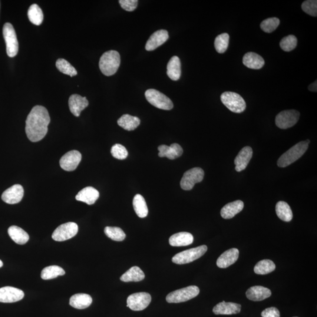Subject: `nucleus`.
Wrapping results in <instances>:
<instances>
[{
	"mask_svg": "<svg viewBox=\"0 0 317 317\" xmlns=\"http://www.w3.org/2000/svg\"><path fill=\"white\" fill-rule=\"evenodd\" d=\"M253 157V150L250 147H246L239 152L234 159L235 169L238 172L246 169Z\"/></svg>",
	"mask_w": 317,
	"mask_h": 317,
	"instance_id": "obj_18",
	"label": "nucleus"
},
{
	"mask_svg": "<svg viewBox=\"0 0 317 317\" xmlns=\"http://www.w3.org/2000/svg\"><path fill=\"white\" fill-rule=\"evenodd\" d=\"M181 73V62L179 57L174 56L170 59L167 65V75L171 80L177 81Z\"/></svg>",
	"mask_w": 317,
	"mask_h": 317,
	"instance_id": "obj_28",
	"label": "nucleus"
},
{
	"mask_svg": "<svg viewBox=\"0 0 317 317\" xmlns=\"http://www.w3.org/2000/svg\"><path fill=\"white\" fill-rule=\"evenodd\" d=\"M3 266V263L1 260H0V268Z\"/></svg>",
	"mask_w": 317,
	"mask_h": 317,
	"instance_id": "obj_47",
	"label": "nucleus"
},
{
	"mask_svg": "<svg viewBox=\"0 0 317 317\" xmlns=\"http://www.w3.org/2000/svg\"><path fill=\"white\" fill-rule=\"evenodd\" d=\"M276 269L275 264L270 260H263L256 264L254 271L257 275H265Z\"/></svg>",
	"mask_w": 317,
	"mask_h": 317,
	"instance_id": "obj_36",
	"label": "nucleus"
},
{
	"mask_svg": "<svg viewBox=\"0 0 317 317\" xmlns=\"http://www.w3.org/2000/svg\"><path fill=\"white\" fill-rule=\"evenodd\" d=\"M280 23V19L276 17L269 18L261 23L260 27L262 30L267 33H271L275 31Z\"/></svg>",
	"mask_w": 317,
	"mask_h": 317,
	"instance_id": "obj_41",
	"label": "nucleus"
},
{
	"mask_svg": "<svg viewBox=\"0 0 317 317\" xmlns=\"http://www.w3.org/2000/svg\"><path fill=\"white\" fill-rule=\"evenodd\" d=\"M24 297V292L15 287L6 286L0 288V303H15L20 301Z\"/></svg>",
	"mask_w": 317,
	"mask_h": 317,
	"instance_id": "obj_14",
	"label": "nucleus"
},
{
	"mask_svg": "<svg viewBox=\"0 0 317 317\" xmlns=\"http://www.w3.org/2000/svg\"><path fill=\"white\" fill-rule=\"evenodd\" d=\"M261 315L262 317H280V313L276 307H270L264 310Z\"/></svg>",
	"mask_w": 317,
	"mask_h": 317,
	"instance_id": "obj_45",
	"label": "nucleus"
},
{
	"mask_svg": "<svg viewBox=\"0 0 317 317\" xmlns=\"http://www.w3.org/2000/svg\"><path fill=\"white\" fill-rule=\"evenodd\" d=\"M145 275L140 267H131L121 277V280L124 282H139L145 279Z\"/></svg>",
	"mask_w": 317,
	"mask_h": 317,
	"instance_id": "obj_30",
	"label": "nucleus"
},
{
	"mask_svg": "<svg viewBox=\"0 0 317 317\" xmlns=\"http://www.w3.org/2000/svg\"><path fill=\"white\" fill-rule=\"evenodd\" d=\"M120 64V53L117 51L111 50L105 52L101 56L99 66L102 73L110 77L116 73Z\"/></svg>",
	"mask_w": 317,
	"mask_h": 317,
	"instance_id": "obj_2",
	"label": "nucleus"
},
{
	"mask_svg": "<svg viewBox=\"0 0 317 317\" xmlns=\"http://www.w3.org/2000/svg\"><path fill=\"white\" fill-rule=\"evenodd\" d=\"M150 294L145 292L134 293L128 297L127 307L133 311H143L151 302Z\"/></svg>",
	"mask_w": 317,
	"mask_h": 317,
	"instance_id": "obj_11",
	"label": "nucleus"
},
{
	"mask_svg": "<svg viewBox=\"0 0 317 317\" xmlns=\"http://www.w3.org/2000/svg\"><path fill=\"white\" fill-rule=\"evenodd\" d=\"M297 44V39L293 35H289L283 38L280 43L281 48L286 52L293 51L296 48Z\"/></svg>",
	"mask_w": 317,
	"mask_h": 317,
	"instance_id": "obj_40",
	"label": "nucleus"
},
{
	"mask_svg": "<svg viewBox=\"0 0 317 317\" xmlns=\"http://www.w3.org/2000/svg\"><path fill=\"white\" fill-rule=\"evenodd\" d=\"M169 39V34L166 30L160 29L154 33L149 38L145 49L148 51L155 50L163 44Z\"/></svg>",
	"mask_w": 317,
	"mask_h": 317,
	"instance_id": "obj_16",
	"label": "nucleus"
},
{
	"mask_svg": "<svg viewBox=\"0 0 317 317\" xmlns=\"http://www.w3.org/2000/svg\"><path fill=\"white\" fill-rule=\"evenodd\" d=\"M121 7L127 11H133L137 8L138 0H120L119 1Z\"/></svg>",
	"mask_w": 317,
	"mask_h": 317,
	"instance_id": "obj_44",
	"label": "nucleus"
},
{
	"mask_svg": "<svg viewBox=\"0 0 317 317\" xmlns=\"http://www.w3.org/2000/svg\"><path fill=\"white\" fill-rule=\"evenodd\" d=\"M100 197V193L92 187H87L81 190L76 196V200L82 201L92 205L94 204Z\"/></svg>",
	"mask_w": 317,
	"mask_h": 317,
	"instance_id": "obj_23",
	"label": "nucleus"
},
{
	"mask_svg": "<svg viewBox=\"0 0 317 317\" xmlns=\"http://www.w3.org/2000/svg\"><path fill=\"white\" fill-rule=\"evenodd\" d=\"M302 8L306 14L313 16L317 15V1L316 0H307L303 2Z\"/></svg>",
	"mask_w": 317,
	"mask_h": 317,
	"instance_id": "obj_43",
	"label": "nucleus"
},
{
	"mask_svg": "<svg viewBox=\"0 0 317 317\" xmlns=\"http://www.w3.org/2000/svg\"><path fill=\"white\" fill-rule=\"evenodd\" d=\"M92 303V297L84 293L77 294L72 296L69 300V305L79 310L88 308L91 306Z\"/></svg>",
	"mask_w": 317,
	"mask_h": 317,
	"instance_id": "obj_25",
	"label": "nucleus"
},
{
	"mask_svg": "<svg viewBox=\"0 0 317 317\" xmlns=\"http://www.w3.org/2000/svg\"><path fill=\"white\" fill-rule=\"evenodd\" d=\"M271 295V290L263 286H253L250 287L246 292L247 299L254 302L263 301L269 298Z\"/></svg>",
	"mask_w": 317,
	"mask_h": 317,
	"instance_id": "obj_21",
	"label": "nucleus"
},
{
	"mask_svg": "<svg viewBox=\"0 0 317 317\" xmlns=\"http://www.w3.org/2000/svg\"><path fill=\"white\" fill-rule=\"evenodd\" d=\"M244 203L241 200H236L226 204L221 210V216L225 219H230L239 213L243 209Z\"/></svg>",
	"mask_w": 317,
	"mask_h": 317,
	"instance_id": "obj_24",
	"label": "nucleus"
},
{
	"mask_svg": "<svg viewBox=\"0 0 317 317\" xmlns=\"http://www.w3.org/2000/svg\"><path fill=\"white\" fill-rule=\"evenodd\" d=\"M192 234L188 232H180L173 234L169 239L170 245L173 247L189 246L193 242Z\"/></svg>",
	"mask_w": 317,
	"mask_h": 317,
	"instance_id": "obj_27",
	"label": "nucleus"
},
{
	"mask_svg": "<svg viewBox=\"0 0 317 317\" xmlns=\"http://www.w3.org/2000/svg\"><path fill=\"white\" fill-rule=\"evenodd\" d=\"M204 176V171L200 167H194L186 171L180 181L181 189L184 190L192 189L194 184L203 180Z\"/></svg>",
	"mask_w": 317,
	"mask_h": 317,
	"instance_id": "obj_9",
	"label": "nucleus"
},
{
	"mask_svg": "<svg viewBox=\"0 0 317 317\" xmlns=\"http://www.w3.org/2000/svg\"><path fill=\"white\" fill-rule=\"evenodd\" d=\"M207 250L206 245L183 251L173 257L172 262L175 264H184L194 262L204 255Z\"/></svg>",
	"mask_w": 317,
	"mask_h": 317,
	"instance_id": "obj_8",
	"label": "nucleus"
},
{
	"mask_svg": "<svg viewBox=\"0 0 317 317\" xmlns=\"http://www.w3.org/2000/svg\"><path fill=\"white\" fill-rule=\"evenodd\" d=\"M300 114L296 110H287L281 112L276 118L277 127L282 130L293 127L298 122Z\"/></svg>",
	"mask_w": 317,
	"mask_h": 317,
	"instance_id": "obj_12",
	"label": "nucleus"
},
{
	"mask_svg": "<svg viewBox=\"0 0 317 317\" xmlns=\"http://www.w3.org/2000/svg\"><path fill=\"white\" fill-rule=\"evenodd\" d=\"M141 124L140 119L137 117L131 116L130 115L125 114L118 120L119 126L128 131H134Z\"/></svg>",
	"mask_w": 317,
	"mask_h": 317,
	"instance_id": "obj_31",
	"label": "nucleus"
},
{
	"mask_svg": "<svg viewBox=\"0 0 317 317\" xmlns=\"http://www.w3.org/2000/svg\"><path fill=\"white\" fill-rule=\"evenodd\" d=\"M309 91L312 92H317V81H316L315 82H313V83L311 85H309Z\"/></svg>",
	"mask_w": 317,
	"mask_h": 317,
	"instance_id": "obj_46",
	"label": "nucleus"
},
{
	"mask_svg": "<svg viewBox=\"0 0 317 317\" xmlns=\"http://www.w3.org/2000/svg\"><path fill=\"white\" fill-rule=\"evenodd\" d=\"M50 121L47 109L42 106H35L25 121V133L29 140L32 143L42 140L47 134Z\"/></svg>",
	"mask_w": 317,
	"mask_h": 317,
	"instance_id": "obj_1",
	"label": "nucleus"
},
{
	"mask_svg": "<svg viewBox=\"0 0 317 317\" xmlns=\"http://www.w3.org/2000/svg\"><path fill=\"white\" fill-rule=\"evenodd\" d=\"M56 67L62 74L69 75L71 77H73L78 74L73 66L64 59H58L56 62Z\"/></svg>",
	"mask_w": 317,
	"mask_h": 317,
	"instance_id": "obj_37",
	"label": "nucleus"
},
{
	"mask_svg": "<svg viewBox=\"0 0 317 317\" xmlns=\"http://www.w3.org/2000/svg\"><path fill=\"white\" fill-rule=\"evenodd\" d=\"M78 232L77 223L68 222L61 224L53 232L52 238L57 242H64L76 236Z\"/></svg>",
	"mask_w": 317,
	"mask_h": 317,
	"instance_id": "obj_10",
	"label": "nucleus"
},
{
	"mask_svg": "<svg viewBox=\"0 0 317 317\" xmlns=\"http://www.w3.org/2000/svg\"><path fill=\"white\" fill-rule=\"evenodd\" d=\"M104 232L110 239L117 242H122L126 237V234L124 231L118 227H106Z\"/></svg>",
	"mask_w": 317,
	"mask_h": 317,
	"instance_id": "obj_38",
	"label": "nucleus"
},
{
	"mask_svg": "<svg viewBox=\"0 0 317 317\" xmlns=\"http://www.w3.org/2000/svg\"><path fill=\"white\" fill-rule=\"evenodd\" d=\"M133 206L135 213L141 218L146 217L148 214V208L144 197L140 194H136L133 200Z\"/></svg>",
	"mask_w": 317,
	"mask_h": 317,
	"instance_id": "obj_33",
	"label": "nucleus"
},
{
	"mask_svg": "<svg viewBox=\"0 0 317 317\" xmlns=\"http://www.w3.org/2000/svg\"></svg>",
	"mask_w": 317,
	"mask_h": 317,
	"instance_id": "obj_48",
	"label": "nucleus"
},
{
	"mask_svg": "<svg viewBox=\"0 0 317 317\" xmlns=\"http://www.w3.org/2000/svg\"><path fill=\"white\" fill-rule=\"evenodd\" d=\"M111 154L117 159L124 160L128 157V153L127 149L121 144H115L111 148Z\"/></svg>",
	"mask_w": 317,
	"mask_h": 317,
	"instance_id": "obj_42",
	"label": "nucleus"
},
{
	"mask_svg": "<svg viewBox=\"0 0 317 317\" xmlns=\"http://www.w3.org/2000/svg\"><path fill=\"white\" fill-rule=\"evenodd\" d=\"M2 34L6 43V54L9 57H14L18 54L19 45L15 29L11 23H5Z\"/></svg>",
	"mask_w": 317,
	"mask_h": 317,
	"instance_id": "obj_5",
	"label": "nucleus"
},
{
	"mask_svg": "<svg viewBox=\"0 0 317 317\" xmlns=\"http://www.w3.org/2000/svg\"><path fill=\"white\" fill-rule=\"evenodd\" d=\"M309 145L306 141L296 144L280 157L277 161V165L280 167H286L293 163L306 153Z\"/></svg>",
	"mask_w": 317,
	"mask_h": 317,
	"instance_id": "obj_3",
	"label": "nucleus"
},
{
	"mask_svg": "<svg viewBox=\"0 0 317 317\" xmlns=\"http://www.w3.org/2000/svg\"><path fill=\"white\" fill-rule=\"evenodd\" d=\"M200 290L195 286L174 291L166 296V302L169 303H183L194 298L199 295Z\"/></svg>",
	"mask_w": 317,
	"mask_h": 317,
	"instance_id": "obj_6",
	"label": "nucleus"
},
{
	"mask_svg": "<svg viewBox=\"0 0 317 317\" xmlns=\"http://www.w3.org/2000/svg\"><path fill=\"white\" fill-rule=\"evenodd\" d=\"M8 233L11 239L18 244H25L28 242L29 237L28 234L21 228L16 226L9 227Z\"/></svg>",
	"mask_w": 317,
	"mask_h": 317,
	"instance_id": "obj_29",
	"label": "nucleus"
},
{
	"mask_svg": "<svg viewBox=\"0 0 317 317\" xmlns=\"http://www.w3.org/2000/svg\"><path fill=\"white\" fill-rule=\"evenodd\" d=\"M158 157H166L170 160L179 158L182 155L183 151L179 144H173L170 146L162 145L158 147Z\"/></svg>",
	"mask_w": 317,
	"mask_h": 317,
	"instance_id": "obj_19",
	"label": "nucleus"
},
{
	"mask_svg": "<svg viewBox=\"0 0 317 317\" xmlns=\"http://www.w3.org/2000/svg\"><path fill=\"white\" fill-rule=\"evenodd\" d=\"M24 189L20 184L13 185L4 191L1 199L4 202L9 204H14L20 202L24 196Z\"/></svg>",
	"mask_w": 317,
	"mask_h": 317,
	"instance_id": "obj_15",
	"label": "nucleus"
},
{
	"mask_svg": "<svg viewBox=\"0 0 317 317\" xmlns=\"http://www.w3.org/2000/svg\"><path fill=\"white\" fill-rule=\"evenodd\" d=\"M229 35L227 33L218 35L214 41V47L216 50L219 54H223L225 52L229 47Z\"/></svg>",
	"mask_w": 317,
	"mask_h": 317,
	"instance_id": "obj_39",
	"label": "nucleus"
},
{
	"mask_svg": "<svg viewBox=\"0 0 317 317\" xmlns=\"http://www.w3.org/2000/svg\"><path fill=\"white\" fill-rule=\"evenodd\" d=\"M145 95L147 101L156 108L166 111L171 110L173 108V104L170 99L155 89L148 90Z\"/></svg>",
	"mask_w": 317,
	"mask_h": 317,
	"instance_id": "obj_7",
	"label": "nucleus"
},
{
	"mask_svg": "<svg viewBox=\"0 0 317 317\" xmlns=\"http://www.w3.org/2000/svg\"><path fill=\"white\" fill-rule=\"evenodd\" d=\"M243 64L247 68L253 69H260L263 67L265 62L259 54L254 52H247L244 55Z\"/></svg>",
	"mask_w": 317,
	"mask_h": 317,
	"instance_id": "obj_26",
	"label": "nucleus"
},
{
	"mask_svg": "<svg viewBox=\"0 0 317 317\" xmlns=\"http://www.w3.org/2000/svg\"><path fill=\"white\" fill-rule=\"evenodd\" d=\"M28 17L33 24L40 25L44 19V14L41 8L37 4H34L29 6Z\"/></svg>",
	"mask_w": 317,
	"mask_h": 317,
	"instance_id": "obj_34",
	"label": "nucleus"
},
{
	"mask_svg": "<svg viewBox=\"0 0 317 317\" xmlns=\"http://www.w3.org/2000/svg\"><path fill=\"white\" fill-rule=\"evenodd\" d=\"M82 159V155L78 151H71L65 154L59 161L62 169L71 171L77 169Z\"/></svg>",
	"mask_w": 317,
	"mask_h": 317,
	"instance_id": "obj_13",
	"label": "nucleus"
},
{
	"mask_svg": "<svg viewBox=\"0 0 317 317\" xmlns=\"http://www.w3.org/2000/svg\"><path fill=\"white\" fill-rule=\"evenodd\" d=\"M222 103L234 113L240 114L245 111L246 102L239 94L233 92H225L221 95Z\"/></svg>",
	"mask_w": 317,
	"mask_h": 317,
	"instance_id": "obj_4",
	"label": "nucleus"
},
{
	"mask_svg": "<svg viewBox=\"0 0 317 317\" xmlns=\"http://www.w3.org/2000/svg\"><path fill=\"white\" fill-rule=\"evenodd\" d=\"M276 211L277 215L280 219L286 222H289L293 219L292 210L289 204L285 201H279L276 204Z\"/></svg>",
	"mask_w": 317,
	"mask_h": 317,
	"instance_id": "obj_32",
	"label": "nucleus"
},
{
	"mask_svg": "<svg viewBox=\"0 0 317 317\" xmlns=\"http://www.w3.org/2000/svg\"><path fill=\"white\" fill-rule=\"evenodd\" d=\"M239 256V250L235 248L228 250L217 259V266L221 269L227 268L237 262Z\"/></svg>",
	"mask_w": 317,
	"mask_h": 317,
	"instance_id": "obj_20",
	"label": "nucleus"
},
{
	"mask_svg": "<svg viewBox=\"0 0 317 317\" xmlns=\"http://www.w3.org/2000/svg\"><path fill=\"white\" fill-rule=\"evenodd\" d=\"M69 110L74 116L78 117L81 112L87 108L89 105V102L87 98L82 97L81 95H72L69 98L68 101Z\"/></svg>",
	"mask_w": 317,
	"mask_h": 317,
	"instance_id": "obj_17",
	"label": "nucleus"
},
{
	"mask_svg": "<svg viewBox=\"0 0 317 317\" xmlns=\"http://www.w3.org/2000/svg\"><path fill=\"white\" fill-rule=\"evenodd\" d=\"M241 311V305L234 303L222 302L214 307L213 312L216 315H236Z\"/></svg>",
	"mask_w": 317,
	"mask_h": 317,
	"instance_id": "obj_22",
	"label": "nucleus"
},
{
	"mask_svg": "<svg viewBox=\"0 0 317 317\" xmlns=\"http://www.w3.org/2000/svg\"><path fill=\"white\" fill-rule=\"evenodd\" d=\"M65 272L63 269L58 266H51L45 267L42 270L41 277L43 280H51L57 278L58 276L65 275Z\"/></svg>",
	"mask_w": 317,
	"mask_h": 317,
	"instance_id": "obj_35",
	"label": "nucleus"
}]
</instances>
